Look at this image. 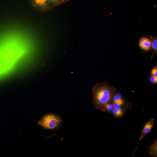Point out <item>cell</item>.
Returning a JSON list of instances; mask_svg holds the SVG:
<instances>
[{"label": "cell", "instance_id": "cell-12", "mask_svg": "<svg viewBox=\"0 0 157 157\" xmlns=\"http://www.w3.org/2000/svg\"><path fill=\"white\" fill-rule=\"evenodd\" d=\"M149 80L152 83L156 84L157 83V77L151 75L149 77Z\"/></svg>", "mask_w": 157, "mask_h": 157}, {"label": "cell", "instance_id": "cell-11", "mask_svg": "<svg viewBox=\"0 0 157 157\" xmlns=\"http://www.w3.org/2000/svg\"><path fill=\"white\" fill-rule=\"evenodd\" d=\"M50 3L53 5L57 6L63 3L65 1L64 0H48Z\"/></svg>", "mask_w": 157, "mask_h": 157}, {"label": "cell", "instance_id": "cell-1", "mask_svg": "<svg viewBox=\"0 0 157 157\" xmlns=\"http://www.w3.org/2000/svg\"><path fill=\"white\" fill-rule=\"evenodd\" d=\"M116 89L108 83L95 84L92 88L93 104L97 109L103 112L105 105L110 101Z\"/></svg>", "mask_w": 157, "mask_h": 157}, {"label": "cell", "instance_id": "cell-10", "mask_svg": "<svg viewBox=\"0 0 157 157\" xmlns=\"http://www.w3.org/2000/svg\"><path fill=\"white\" fill-rule=\"evenodd\" d=\"M154 51L156 53L157 50V38L154 39L152 42L151 47Z\"/></svg>", "mask_w": 157, "mask_h": 157}, {"label": "cell", "instance_id": "cell-3", "mask_svg": "<svg viewBox=\"0 0 157 157\" xmlns=\"http://www.w3.org/2000/svg\"><path fill=\"white\" fill-rule=\"evenodd\" d=\"M111 100L114 108H123L128 110L132 107L131 103L127 101L122 95L117 90L114 92Z\"/></svg>", "mask_w": 157, "mask_h": 157}, {"label": "cell", "instance_id": "cell-4", "mask_svg": "<svg viewBox=\"0 0 157 157\" xmlns=\"http://www.w3.org/2000/svg\"><path fill=\"white\" fill-rule=\"evenodd\" d=\"M154 122V118H151L149 119L145 125L142 130L139 139L138 143L135 150L134 151L133 156L134 155L135 153L137 150V148H138V145L140 141L151 131L153 127Z\"/></svg>", "mask_w": 157, "mask_h": 157}, {"label": "cell", "instance_id": "cell-7", "mask_svg": "<svg viewBox=\"0 0 157 157\" xmlns=\"http://www.w3.org/2000/svg\"><path fill=\"white\" fill-rule=\"evenodd\" d=\"M127 110L123 108H113L111 114L115 118H120L122 117Z\"/></svg>", "mask_w": 157, "mask_h": 157}, {"label": "cell", "instance_id": "cell-9", "mask_svg": "<svg viewBox=\"0 0 157 157\" xmlns=\"http://www.w3.org/2000/svg\"><path fill=\"white\" fill-rule=\"evenodd\" d=\"M113 108V103L111 100L105 105L103 112L111 114Z\"/></svg>", "mask_w": 157, "mask_h": 157}, {"label": "cell", "instance_id": "cell-5", "mask_svg": "<svg viewBox=\"0 0 157 157\" xmlns=\"http://www.w3.org/2000/svg\"><path fill=\"white\" fill-rule=\"evenodd\" d=\"M36 7L41 10H46L50 6L51 3L48 0H32Z\"/></svg>", "mask_w": 157, "mask_h": 157}, {"label": "cell", "instance_id": "cell-14", "mask_svg": "<svg viewBox=\"0 0 157 157\" xmlns=\"http://www.w3.org/2000/svg\"><path fill=\"white\" fill-rule=\"evenodd\" d=\"M65 1V0H64Z\"/></svg>", "mask_w": 157, "mask_h": 157}, {"label": "cell", "instance_id": "cell-6", "mask_svg": "<svg viewBox=\"0 0 157 157\" xmlns=\"http://www.w3.org/2000/svg\"><path fill=\"white\" fill-rule=\"evenodd\" d=\"M151 40L146 37H142L139 40V45L140 48L144 51L149 50L151 47Z\"/></svg>", "mask_w": 157, "mask_h": 157}, {"label": "cell", "instance_id": "cell-8", "mask_svg": "<svg viewBox=\"0 0 157 157\" xmlns=\"http://www.w3.org/2000/svg\"><path fill=\"white\" fill-rule=\"evenodd\" d=\"M149 154L152 157L157 156V142L156 141L150 147Z\"/></svg>", "mask_w": 157, "mask_h": 157}, {"label": "cell", "instance_id": "cell-13", "mask_svg": "<svg viewBox=\"0 0 157 157\" xmlns=\"http://www.w3.org/2000/svg\"><path fill=\"white\" fill-rule=\"evenodd\" d=\"M151 74V75L157 77V67H154L152 69Z\"/></svg>", "mask_w": 157, "mask_h": 157}, {"label": "cell", "instance_id": "cell-2", "mask_svg": "<svg viewBox=\"0 0 157 157\" xmlns=\"http://www.w3.org/2000/svg\"><path fill=\"white\" fill-rule=\"evenodd\" d=\"M62 119L59 116L53 114L46 115L39 122L38 124L43 128L53 129L59 128L63 123Z\"/></svg>", "mask_w": 157, "mask_h": 157}]
</instances>
